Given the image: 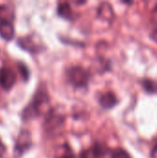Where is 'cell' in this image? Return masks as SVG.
<instances>
[{
	"mask_svg": "<svg viewBox=\"0 0 157 158\" xmlns=\"http://www.w3.org/2000/svg\"><path fill=\"white\" fill-rule=\"evenodd\" d=\"M49 101V97L45 89H39L33 95L30 104L22 110L21 117L23 120H29L40 116L42 107Z\"/></svg>",
	"mask_w": 157,
	"mask_h": 158,
	"instance_id": "6da1fadb",
	"label": "cell"
},
{
	"mask_svg": "<svg viewBox=\"0 0 157 158\" xmlns=\"http://www.w3.org/2000/svg\"><path fill=\"white\" fill-rule=\"evenodd\" d=\"M68 79L73 86L82 88L88 85L90 73L82 67H72L68 69Z\"/></svg>",
	"mask_w": 157,
	"mask_h": 158,
	"instance_id": "7a4b0ae2",
	"label": "cell"
},
{
	"mask_svg": "<svg viewBox=\"0 0 157 158\" xmlns=\"http://www.w3.org/2000/svg\"><path fill=\"white\" fill-rule=\"evenodd\" d=\"M31 146V136L29 131L23 130L19 132L14 147V156L18 158L21 156Z\"/></svg>",
	"mask_w": 157,
	"mask_h": 158,
	"instance_id": "3957f363",
	"label": "cell"
},
{
	"mask_svg": "<svg viewBox=\"0 0 157 158\" xmlns=\"http://www.w3.org/2000/svg\"><path fill=\"white\" fill-rule=\"evenodd\" d=\"M17 75L15 71L7 66L0 68V86L5 90H9L15 84Z\"/></svg>",
	"mask_w": 157,
	"mask_h": 158,
	"instance_id": "277c9868",
	"label": "cell"
},
{
	"mask_svg": "<svg viewBox=\"0 0 157 158\" xmlns=\"http://www.w3.org/2000/svg\"><path fill=\"white\" fill-rule=\"evenodd\" d=\"M64 122V117L61 114L56 113L55 110H50L47 112L45 120H44V128L48 132L54 131L58 129Z\"/></svg>",
	"mask_w": 157,
	"mask_h": 158,
	"instance_id": "5b68a950",
	"label": "cell"
},
{
	"mask_svg": "<svg viewBox=\"0 0 157 158\" xmlns=\"http://www.w3.org/2000/svg\"><path fill=\"white\" fill-rule=\"evenodd\" d=\"M99 103L103 108L110 109L118 104V98L112 92H106L99 98Z\"/></svg>",
	"mask_w": 157,
	"mask_h": 158,
	"instance_id": "8992f818",
	"label": "cell"
},
{
	"mask_svg": "<svg viewBox=\"0 0 157 158\" xmlns=\"http://www.w3.org/2000/svg\"><path fill=\"white\" fill-rule=\"evenodd\" d=\"M18 44L20 47H22L23 49L31 53H34L39 50L38 44L33 41V38L31 35H27V36H23L19 38L18 40Z\"/></svg>",
	"mask_w": 157,
	"mask_h": 158,
	"instance_id": "52a82bcc",
	"label": "cell"
},
{
	"mask_svg": "<svg viewBox=\"0 0 157 158\" xmlns=\"http://www.w3.org/2000/svg\"><path fill=\"white\" fill-rule=\"evenodd\" d=\"M15 33L14 26L11 21L1 20L0 21V36L5 40H10Z\"/></svg>",
	"mask_w": 157,
	"mask_h": 158,
	"instance_id": "ba28073f",
	"label": "cell"
},
{
	"mask_svg": "<svg viewBox=\"0 0 157 158\" xmlns=\"http://www.w3.org/2000/svg\"><path fill=\"white\" fill-rule=\"evenodd\" d=\"M104 155V148L99 144H95L89 149L83 150L81 154V158H102Z\"/></svg>",
	"mask_w": 157,
	"mask_h": 158,
	"instance_id": "9c48e42d",
	"label": "cell"
},
{
	"mask_svg": "<svg viewBox=\"0 0 157 158\" xmlns=\"http://www.w3.org/2000/svg\"><path fill=\"white\" fill-rule=\"evenodd\" d=\"M97 13H98L99 18L105 19V20H109V21H111L115 16L113 8L108 3H102L98 6Z\"/></svg>",
	"mask_w": 157,
	"mask_h": 158,
	"instance_id": "30bf717a",
	"label": "cell"
},
{
	"mask_svg": "<svg viewBox=\"0 0 157 158\" xmlns=\"http://www.w3.org/2000/svg\"><path fill=\"white\" fill-rule=\"evenodd\" d=\"M54 158H74V153L68 143H64L56 148Z\"/></svg>",
	"mask_w": 157,
	"mask_h": 158,
	"instance_id": "8fae6325",
	"label": "cell"
},
{
	"mask_svg": "<svg viewBox=\"0 0 157 158\" xmlns=\"http://www.w3.org/2000/svg\"><path fill=\"white\" fill-rule=\"evenodd\" d=\"M13 15H14V11L10 5H7V4L0 5V21L1 20L11 21Z\"/></svg>",
	"mask_w": 157,
	"mask_h": 158,
	"instance_id": "7c38bea8",
	"label": "cell"
},
{
	"mask_svg": "<svg viewBox=\"0 0 157 158\" xmlns=\"http://www.w3.org/2000/svg\"><path fill=\"white\" fill-rule=\"evenodd\" d=\"M57 14L66 19H69L72 17V9L69 6L68 3L67 2H62L59 3L57 6Z\"/></svg>",
	"mask_w": 157,
	"mask_h": 158,
	"instance_id": "4fadbf2b",
	"label": "cell"
},
{
	"mask_svg": "<svg viewBox=\"0 0 157 158\" xmlns=\"http://www.w3.org/2000/svg\"><path fill=\"white\" fill-rule=\"evenodd\" d=\"M111 158H131L127 151L122 148H117L112 152Z\"/></svg>",
	"mask_w": 157,
	"mask_h": 158,
	"instance_id": "5bb4252c",
	"label": "cell"
},
{
	"mask_svg": "<svg viewBox=\"0 0 157 158\" xmlns=\"http://www.w3.org/2000/svg\"><path fill=\"white\" fill-rule=\"evenodd\" d=\"M143 86L145 90L149 93H157V83H155L153 81L147 80L143 82Z\"/></svg>",
	"mask_w": 157,
	"mask_h": 158,
	"instance_id": "9a60e30c",
	"label": "cell"
},
{
	"mask_svg": "<svg viewBox=\"0 0 157 158\" xmlns=\"http://www.w3.org/2000/svg\"><path fill=\"white\" fill-rule=\"evenodd\" d=\"M18 69H19V72H20V74H21L22 78H23L25 81L28 80V78H29V70H28V68H27L23 63L19 62V63H18Z\"/></svg>",
	"mask_w": 157,
	"mask_h": 158,
	"instance_id": "2e32d148",
	"label": "cell"
},
{
	"mask_svg": "<svg viewBox=\"0 0 157 158\" xmlns=\"http://www.w3.org/2000/svg\"><path fill=\"white\" fill-rule=\"evenodd\" d=\"M5 151H6V146L5 144L2 143V141L0 140V158L3 157L4 154H5Z\"/></svg>",
	"mask_w": 157,
	"mask_h": 158,
	"instance_id": "e0dca14e",
	"label": "cell"
},
{
	"mask_svg": "<svg viewBox=\"0 0 157 158\" xmlns=\"http://www.w3.org/2000/svg\"><path fill=\"white\" fill-rule=\"evenodd\" d=\"M151 157L157 158V139H156V143H155V145L154 146V148H153V150H152V153H151Z\"/></svg>",
	"mask_w": 157,
	"mask_h": 158,
	"instance_id": "ac0fdd59",
	"label": "cell"
},
{
	"mask_svg": "<svg viewBox=\"0 0 157 158\" xmlns=\"http://www.w3.org/2000/svg\"><path fill=\"white\" fill-rule=\"evenodd\" d=\"M152 38L155 41V42H157V30H155L153 33H152Z\"/></svg>",
	"mask_w": 157,
	"mask_h": 158,
	"instance_id": "d6986e66",
	"label": "cell"
},
{
	"mask_svg": "<svg viewBox=\"0 0 157 158\" xmlns=\"http://www.w3.org/2000/svg\"><path fill=\"white\" fill-rule=\"evenodd\" d=\"M154 12H155V14L157 16V5L155 6V8H154Z\"/></svg>",
	"mask_w": 157,
	"mask_h": 158,
	"instance_id": "ffe728a7",
	"label": "cell"
}]
</instances>
